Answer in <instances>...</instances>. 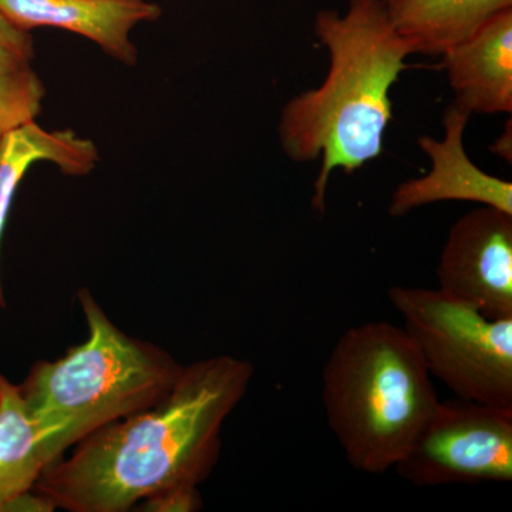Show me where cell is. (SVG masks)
<instances>
[{"instance_id": "obj_1", "label": "cell", "mask_w": 512, "mask_h": 512, "mask_svg": "<svg viewBox=\"0 0 512 512\" xmlns=\"http://www.w3.org/2000/svg\"><path fill=\"white\" fill-rule=\"evenodd\" d=\"M255 369L220 355L184 366L150 409L114 421L49 464L37 494L69 512H127L168 488L200 485L220 460L222 427Z\"/></svg>"}, {"instance_id": "obj_2", "label": "cell", "mask_w": 512, "mask_h": 512, "mask_svg": "<svg viewBox=\"0 0 512 512\" xmlns=\"http://www.w3.org/2000/svg\"><path fill=\"white\" fill-rule=\"evenodd\" d=\"M313 33L328 50V73L319 86L286 101L276 133L293 163L319 161L312 210L323 214L333 171L353 174L382 156L393 119L390 93L414 50L380 0H349L345 12L319 10Z\"/></svg>"}, {"instance_id": "obj_3", "label": "cell", "mask_w": 512, "mask_h": 512, "mask_svg": "<svg viewBox=\"0 0 512 512\" xmlns=\"http://www.w3.org/2000/svg\"><path fill=\"white\" fill-rule=\"evenodd\" d=\"M77 296L86 342L39 360L19 384L49 464L97 430L160 402L184 367L160 346L124 333L89 289Z\"/></svg>"}, {"instance_id": "obj_4", "label": "cell", "mask_w": 512, "mask_h": 512, "mask_svg": "<svg viewBox=\"0 0 512 512\" xmlns=\"http://www.w3.org/2000/svg\"><path fill=\"white\" fill-rule=\"evenodd\" d=\"M320 394L346 461L376 476L406 456L440 403L413 340L384 320L340 336L323 366Z\"/></svg>"}, {"instance_id": "obj_5", "label": "cell", "mask_w": 512, "mask_h": 512, "mask_svg": "<svg viewBox=\"0 0 512 512\" xmlns=\"http://www.w3.org/2000/svg\"><path fill=\"white\" fill-rule=\"evenodd\" d=\"M387 295L431 377L460 399L512 407V318H488L439 288Z\"/></svg>"}, {"instance_id": "obj_6", "label": "cell", "mask_w": 512, "mask_h": 512, "mask_svg": "<svg viewBox=\"0 0 512 512\" xmlns=\"http://www.w3.org/2000/svg\"><path fill=\"white\" fill-rule=\"evenodd\" d=\"M394 470L416 487L511 483L512 407L440 402Z\"/></svg>"}, {"instance_id": "obj_7", "label": "cell", "mask_w": 512, "mask_h": 512, "mask_svg": "<svg viewBox=\"0 0 512 512\" xmlns=\"http://www.w3.org/2000/svg\"><path fill=\"white\" fill-rule=\"evenodd\" d=\"M439 289L488 318H512V214L478 205L448 229Z\"/></svg>"}, {"instance_id": "obj_8", "label": "cell", "mask_w": 512, "mask_h": 512, "mask_svg": "<svg viewBox=\"0 0 512 512\" xmlns=\"http://www.w3.org/2000/svg\"><path fill=\"white\" fill-rule=\"evenodd\" d=\"M471 114L451 103L444 111V137L417 138V146L430 158L431 170L397 185L389 202L392 217H404L426 205L444 201L474 202L512 214V184L485 173L468 157L464 133Z\"/></svg>"}, {"instance_id": "obj_9", "label": "cell", "mask_w": 512, "mask_h": 512, "mask_svg": "<svg viewBox=\"0 0 512 512\" xmlns=\"http://www.w3.org/2000/svg\"><path fill=\"white\" fill-rule=\"evenodd\" d=\"M0 13L16 28H56L92 40L117 62L134 66L137 46L131 32L138 23L160 18L148 0H0Z\"/></svg>"}, {"instance_id": "obj_10", "label": "cell", "mask_w": 512, "mask_h": 512, "mask_svg": "<svg viewBox=\"0 0 512 512\" xmlns=\"http://www.w3.org/2000/svg\"><path fill=\"white\" fill-rule=\"evenodd\" d=\"M441 57L457 106L471 116H511L512 8L494 13Z\"/></svg>"}, {"instance_id": "obj_11", "label": "cell", "mask_w": 512, "mask_h": 512, "mask_svg": "<svg viewBox=\"0 0 512 512\" xmlns=\"http://www.w3.org/2000/svg\"><path fill=\"white\" fill-rule=\"evenodd\" d=\"M47 466L39 427L19 384L0 373V512L55 510L32 494Z\"/></svg>"}, {"instance_id": "obj_12", "label": "cell", "mask_w": 512, "mask_h": 512, "mask_svg": "<svg viewBox=\"0 0 512 512\" xmlns=\"http://www.w3.org/2000/svg\"><path fill=\"white\" fill-rule=\"evenodd\" d=\"M100 154L92 140L77 136L72 130L47 131L36 121L16 128L0 140V245L16 191L32 165L46 161L62 174L83 177L92 173ZM6 299L0 276V308Z\"/></svg>"}, {"instance_id": "obj_13", "label": "cell", "mask_w": 512, "mask_h": 512, "mask_svg": "<svg viewBox=\"0 0 512 512\" xmlns=\"http://www.w3.org/2000/svg\"><path fill=\"white\" fill-rule=\"evenodd\" d=\"M396 32L414 55L441 56L512 0H380Z\"/></svg>"}, {"instance_id": "obj_14", "label": "cell", "mask_w": 512, "mask_h": 512, "mask_svg": "<svg viewBox=\"0 0 512 512\" xmlns=\"http://www.w3.org/2000/svg\"><path fill=\"white\" fill-rule=\"evenodd\" d=\"M45 96V84L32 66L0 73V140L35 121Z\"/></svg>"}, {"instance_id": "obj_15", "label": "cell", "mask_w": 512, "mask_h": 512, "mask_svg": "<svg viewBox=\"0 0 512 512\" xmlns=\"http://www.w3.org/2000/svg\"><path fill=\"white\" fill-rule=\"evenodd\" d=\"M35 57L30 32L16 28L0 13V73L26 69Z\"/></svg>"}, {"instance_id": "obj_16", "label": "cell", "mask_w": 512, "mask_h": 512, "mask_svg": "<svg viewBox=\"0 0 512 512\" xmlns=\"http://www.w3.org/2000/svg\"><path fill=\"white\" fill-rule=\"evenodd\" d=\"M140 507L151 512H195L202 508V497L197 485H180L151 495Z\"/></svg>"}, {"instance_id": "obj_17", "label": "cell", "mask_w": 512, "mask_h": 512, "mask_svg": "<svg viewBox=\"0 0 512 512\" xmlns=\"http://www.w3.org/2000/svg\"><path fill=\"white\" fill-rule=\"evenodd\" d=\"M490 151L494 154V156L503 158V160L507 161L508 164L512 163L511 119H508L507 123H505L503 133L500 134V137H498L497 140L491 144Z\"/></svg>"}]
</instances>
